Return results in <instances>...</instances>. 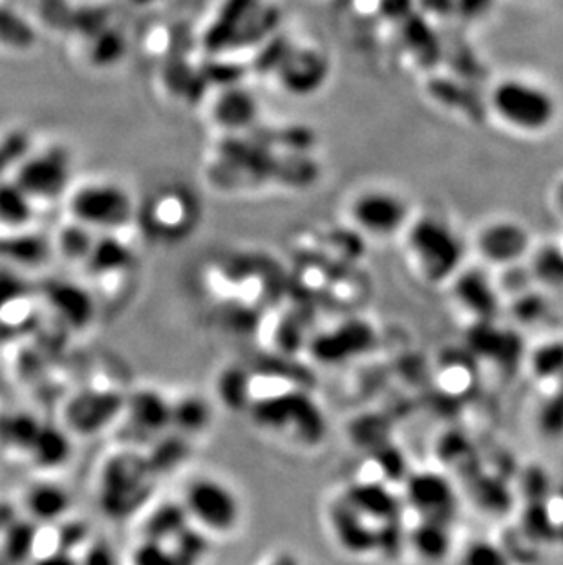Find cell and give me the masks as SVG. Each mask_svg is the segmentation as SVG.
<instances>
[{
  "instance_id": "8",
  "label": "cell",
  "mask_w": 563,
  "mask_h": 565,
  "mask_svg": "<svg viewBox=\"0 0 563 565\" xmlns=\"http://www.w3.org/2000/svg\"><path fill=\"white\" fill-rule=\"evenodd\" d=\"M351 218L368 235L392 236L406 224L408 207L395 192L370 189L351 203Z\"/></svg>"
},
{
  "instance_id": "21",
  "label": "cell",
  "mask_w": 563,
  "mask_h": 565,
  "mask_svg": "<svg viewBox=\"0 0 563 565\" xmlns=\"http://www.w3.org/2000/svg\"><path fill=\"white\" fill-rule=\"evenodd\" d=\"M38 542V523L28 520H11L0 534L2 553L13 564H22L32 556Z\"/></svg>"
},
{
  "instance_id": "11",
  "label": "cell",
  "mask_w": 563,
  "mask_h": 565,
  "mask_svg": "<svg viewBox=\"0 0 563 565\" xmlns=\"http://www.w3.org/2000/svg\"><path fill=\"white\" fill-rule=\"evenodd\" d=\"M406 494L417 511L425 512L434 520H442L443 514L450 511L454 503L450 483L434 472H423L410 478Z\"/></svg>"
},
{
  "instance_id": "16",
  "label": "cell",
  "mask_w": 563,
  "mask_h": 565,
  "mask_svg": "<svg viewBox=\"0 0 563 565\" xmlns=\"http://www.w3.org/2000/svg\"><path fill=\"white\" fill-rule=\"evenodd\" d=\"M346 502L350 503L355 511L361 512L362 516L378 518L384 522H390L397 512V500L378 483H361V486L351 487Z\"/></svg>"
},
{
  "instance_id": "27",
  "label": "cell",
  "mask_w": 563,
  "mask_h": 565,
  "mask_svg": "<svg viewBox=\"0 0 563 565\" xmlns=\"http://www.w3.org/2000/svg\"><path fill=\"white\" fill-rule=\"evenodd\" d=\"M132 565H187L169 544L144 539L132 553Z\"/></svg>"
},
{
  "instance_id": "3",
  "label": "cell",
  "mask_w": 563,
  "mask_h": 565,
  "mask_svg": "<svg viewBox=\"0 0 563 565\" xmlns=\"http://www.w3.org/2000/svg\"><path fill=\"white\" fill-rule=\"evenodd\" d=\"M408 242L421 269L431 280H445L461 264L463 242L442 220H419L410 231Z\"/></svg>"
},
{
  "instance_id": "34",
  "label": "cell",
  "mask_w": 563,
  "mask_h": 565,
  "mask_svg": "<svg viewBox=\"0 0 563 565\" xmlns=\"http://www.w3.org/2000/svg\"><path fill=\"white\" fill-rule=\"evenodd\" d=\"M542 427L549 434L563 433V392L560 397L549 401L542 414Z\"/></svg>"
},
{
  "instance_id": "14",
  "label": "cell",
  "mask_w": 563,
  "mask_h": 565,
  "mask_svg": "<svg viewBox=\"0 0 563 565\" xmlns=\"http://www.w3.org/2000/svg\"><path fill=\"white\" fill-rule=\"evenodd\" d=\"M125 406L134 425L145 433L158 434L172 425V405L155 390L138 392L125 403Z\"/></svg>"
},
{
  "instance_id": "28",
  "label": "cell",
  "mask_w": 563,
  "mask_h": 565,
  "mask_svg": "<svg viewBox=\"0 0 563 565\" xmlns=\"http://www.w3.org/2000/svg\"><path fill=\"white\" fill-rule=\"evenodd\" d=\"M209 422L208 406L202 401L191 399L181 401L180 405L172 406V419L181 430L185 433H196L200 428L205 427Z\"/></svg>"
},
{
  "instance_id": "12",
  "label": "cell",
  "mask_w": 563,
  "mask_h": 565,
  "mask_svg": "<svg viewBox=\"0 0 563 565\" xmlns=\"http://www.w3.org/2000/svg\"><path fill=\"white\" fill-rule=\"evenodd\" d=\"M529 236L520 225L510 222H498L481 231L479 249L490 262L506 264L514 262L527 252Z\"/></svg>"
},
{
  "instance_id": "5",
  "label": "cell",
  "mask_w": 563,
  "mask_h": 565,
  "mask_svg": "<svg viewBox=\"0 0 563 565\" xmlns=\"http://www.w3.org/2000/svg\"><path fill=\"white\" fill-rule=\"evenodd\" d=\"M74 218L92 230H117L132 218V200L116 183H88L70 202Z\"/></svg>"
},
{
  "instance_id": "38",
  "label": "cell",
  "mask_w": 563,
  "mask_h": 565,
  "mask_svg": "<svg viewBox=\"0 0 563 565\" xmlns=\"http://www.w3.org/2000/svg\"><path fill=\"white\" fill-rule=\"evenodd\" d=\"M33 565H79V558L70 551L57 550L41 556Z\"/></svg>"
},
{
  "instance_id": "15",
  "label": "cell",
  "mask_w": 563,
  "mask_h": 565,
  "mask_svg": "<svg viewBox=\"0 0 563 565\" xmlns=\"http://www.w3.org/2000/svg\"><path fill=\"white\" fill-rule=\"evenodd\" d=\"M24 505L28 514L32 516V522L54 523L63 520L64 514L68 512L70 497L63 487L44 481L28 489Z\"/></svg>"
},
{
  "instance_id": "26",
  "label": "cell",
  "mask_w": 563,
  "mask_h": 565,
  "mask_svg": "<svg viewBox=\"0 0 563 565\" xmlns=\"http://www.w3.org/2000/svg\"><path fill=\"white\" fill-rule=\"evenodd\" d=\"M88 264L96 267L97 271H113V269H123L130 262V253L121 242L107 238L103 242H94Z\"/></svg>"
},
{
  "instance_id": "1",
  "label": "cell",
  "mask_w": 563,
  "mask_h": 565,
  "mask_svg": "<svg viewBox=\"0 0 563 565\" xmlns=\"http://www.w3.org/2000/svg\"><path fill=\"white\" fill-rule=\"evenodd\" d=\"M496 116L521 132H542L553 125L559 105L553 94L532 81L503 79L490 96Z\"/></svg>"
},
{
  "instance_id": "4",
  "label": "cell",
  "mask_w": 563,
  "mask_h": 565,
  "mask_svg": "<svg viewBox=\"0 0 563 565\" xmlns=\"http://www.w3.org/2000/svg\"><path fill=\"white\" fill-rule=\"evenodd\" d=\"M152 467L139 456H117L103 469L102 502L116 516H123L144 502L149 492Z\"/></svg>"
},
{
  "instance_id": "36",
  "label": "cell",
  "mask_w": 563,
  "mask_h": 565,
  "mask_svg": "<svg viewBox=\"0 0 563 565\" xmlns=\"http://www.w3.org/2000/svg\"><path fill=\"white\" fill-rule=\"evenodd\" d=\"M79 565H117L116 555L110 545L105 542H94L86 550L83 558H79Z\"/></svg>"
},
{
  "instance_id": "22",
  "label": "cell",
  "mask_w": 563,
  "mask_h": 565,
  "mask_svg": "<svg viewBox=\"0 0 563 565\" xmlns=\"http://www.w3.org/2000/svg\"><path fill=\"white\" fill-rule=\"evenodd\" d=\"M52 306L59 311L64 320H68L74 326H83L91 320L92 302L91 297L77 288V286H68V284H59L52 289Z\"/></svg>"
},
{
  "instance_id": "39",
  "label": "cell",
  "mask_w": 563,
  "mask_h": 565,
  "mask_svg": "<svg viewBox=\"0 0 563 565\" xmlns=\"http://www.w3.org/2000/svg\"><path fill=\"white\" fill-rule=\"evenodd\" d=\"M269 565H298L297 561L289 555H278Z\"/></svg>"
},
{
  "instance_id": "30",
  "label": "cell",
  "mask_w": 563,
  "mask_h": 565,
  "mask_svg": "<svg viewBox=\"0 0 563 565\" xmlns=\"http://www.w3.org/2000/svg\"><path fill=\"white\" fill-rule=\"evenodd\" d=\"M534 372L542 379L559 377L563 374V344L562 342H553L545 344L534 353L532 359Z\"/></svg>"
},
{
  "instance_id": "10",
  "label": "cell",
  "mask_w": 563,
  "mask_h": 565,
  "mask_svg": "<svg viewBox=\"0 0 563 565\" xmlns=\"http://www.w3.org/2000/svg\"><path fill=\"white\" fill-rule=\"evenodd\" d=\"M121 397L110 392H91L72 401L68 419L79 433H96L121 411Z\"/></svg>"
},
{
  "instance_id": "24",
  "label": "cell",
  "mask_w": 563,
  "mask_h": 565,
  "mask_svg": "<svg viewBox=\"0 0 563 565\" xmlns=\"http://www.w3.org/2000/svg\"><path fill=\"white\" fill-rule=\"evenodd\" d=\"M256 116L253 96L242 90L227 92L216 105V118L224 127L240 128L251 124Z\"/></svg>"
},
{
  "instance_id": "2",
  "label": "cell",
  "mask_w": 563,
  "mask_h": 565,
  "mask_svg": "<svg viewBox=\"0 0 563 565\" xmlns=\"http://www.w3.org/2000/svg\"><path fill=\"white\" fill-rule=\"evenodd\" d=\"M181 503L191 523L205 533L229 534L238 527L242 516L238 497L216 478L200 476L189 481Z\"/></svg>"
},
{
  "instance_id": "18",
  "label": "cell",
  "mask_w": 563,
  "mask_h": 565,
  "mask_svg": "<svg viewBox=\"0 0 563 565\" xmlns=\"http://www.w3.org/2000/svg\"><path fill=\"white\" fill-rule=\"evenodd\" d=\"M456 295L463 306L476 315L490 317L496 311V294L481 273H463L457 278Z\"/></svg>"
},
{
  "instance_id": "13",
  "label": "cell",
  "mask_w": 563,
  "mask_h": 565,
  "mask_svg": "<svg viewBox=\"0 0 563 565\" xmlns=\"http://www.w3.org/2000/svg\"><path fill=\"white\" fill-rule=\"evenodd\" d=\"M372 342V330L367 324L353 322V324L342 326L340 330L331 331L328 335L320 337L315 342V353L317 358L328 363L344 361L346 358L364 352Z\"/></svg>"
},
{
  "instance_id": "37",
  "label": "cell",
  "mask_w": 563,
  "mask_h": 565,
  "mask_svg": "<svg viewBox=\"0 0 563 565\" xmlns=\"http://www.w3.org/2000/svg\"><path fill=\"white\" fill-rule=\"evenodd\" d=\"M490 6H492V0H454V8L470 19L485 15Z\"/></svg>"
},
{
  "instance_id": "6",
  "label": "cell",
  "mask_w": 563,
  "mask_h": 565,
  "mask_svg": "<svg viewBox=\"0 0 563 565\" xmlns=\"http://www.w3.org/2000/svg\"><path fill=\"white\" fill-rule=\"evenodd\" d=\"M72 160L61 147H49L24 156L15 169L17 185L32 198V202L55 200L70 185Z\"/></svg>"
},
{
  "instance_id": "17",
  "label": "cell",
  "mask_w": 563,
  "mask_h": 565,
  "mask_svg": "<svg viewBox=\"0 0 563 565\" xmlns=\"http://www.w3.org/2000/svg\"><path fill=\"white\" fill-rule=\"evenodd\" d=\"M191 523L183 503L167 502L150 512L144 527V539L169 544Z\"/></svg>"
},
{
  "instance_id": "32",
  "label": "cell",
  "mask_w": 563,
  "mask_h": 565,
  "mask_svg": "<svg viewBox=\"0 0 563 565\" xmlns=\"http://www.w3.org/2000/svg\"><path fill=\"white\" fill-rule=\"evenodd\" d=\"M465 565H509V561L496 545L476 542L465 553Z\"/></svg>"
},
{
  "instance_id": "9",
  "label": "cell",
  "mask_w": 563,
  "mask_h": 565,
  "mask_svg": "<svg viewBox=\"0 0 563 565\" xmlns=\"http://www.w3.org/2000/svg\"><path fill=\"white\" fill-rule=\"evenodd\" d=\"M331 529L339 542L351 555H367L378 550V533L364 523V516L355 511L350 503L340 502L333 505L330 514Z\"/></svg>"
},
{
  "instance_id": "33",
  "label": "cell",
  "mask_w": 563,
  "mask_h": 565,
  "mask_svg": "<svg viewBox=\"0 0 563 565\" xmlns=\"http://www.w3.org/2000/svg\"><path fill=\"white\" fill-rule=\"evenodd\" d=\"M22 294H24L22 278L17 277V273L8 267H0V310H4L6 306H10L13 300L21 299Z\"/></svg>"
},
{
  "instance_id": "20",
  "label": "cell",
  "mask_w": 563,
  "mask_h": 565,
  "mask_svg": "<svg viewBox=\"0 0 563 565\" xmlns=\"http://www.w3.org/2000/svg\"><path fill=\"white\" fill-rule=\"evenodd\" d=\"M28 450H30L33 461L39 467L55 469V467H61L68 459L70 441L57 428L41 427Z\"/></svg>"
},
{
  "instance_id": "7",
  "label": "cell",
  "mask_w": 563,
  "mask_h": 565,
  "mask_svg": "<svg viewBox=\"0 0 563 565\" xmlns=\"http://www.w3.org/2000/svg\"><path fill=\"white\" fill-rule=\"evenodd\" d=\"M256 423L273 430H289L306 443L319 441L325 422L319 408L304 395H275L255 406Z\"/></svg>"
},
{
  "instance_id": "19",
  "label": "cell",
  "mask_w": 563,
  "mask_h": 565,
  "mask_svg": "<svg viewBox=\"0 0 563 565\" xmlns=\"http://www.w3.org/2000/svg\"><path fill=\"white\" fill-rule=\"evenodd\" d=\"M32 214V198L17 185L15 180H0V225L6 230H21Z\"/></svg>"
},
{
  "instance_id": "23",
  "label": "cell",
  "mask_w": 563,
  "mask_h": 565,
  "mask_svg": "<svg viewBox=\"0 0 563 565\" xmlns=\"http://www.w3.org/2000/svg\"><path fill=\"white\" fill-rule=\"evenodd\" d=\"M412 542H414L415 551L426 561H442L450 550L447 529L443 525L442 520H434V518L415 529Z\"/></svg>"
},
{
  "instance_id": "29",
  "label": "cell",
  "mask_w": 563,
  "mask_h": 565,
  "mask_svg": "<svg viewBox=\"0 0 563 565\" xmlns=\"http://www.w3.org/2000/svg\"><path fill=\"white\" fill-rule=\"evenodd\" d=\"M534 271L543 282L553 288H563V252L545 247L534 258Z\"/></svg>"
},
{
  "instance_id": "35",
  "label": "cell",
  "mask_w": 563,
  "mask_h": 565,
  "mask_svg": "<svg viewBox=\"0 0 563 565\" xmlns=\"http://www.w3.org/2000/svg\"><path fill=\"white\" fill-rule=\"evenodd\" d=\"M39 428H41V425H35L33 419H24V417H19V419H13V422H11L10 439L11 441H15L17 445H22V447L30 448L33 438L38 436Z\"/></svg>"
},
{
  "instance_id": "25",
  "label": "cell",
  "mask_w": 563,
  "mask_h": 565,
  "mask_svg": "<svg viewBox=\"0 0 563 565\" xmlns=\"http://www.w3.org/2000/svg\"><path fill=\"white\" fill-rule=\"evenodd\" d=\"M46 244L33 235H11L0 238V258L13 264L35 266L44 260Z\"/></svg>"
},
{
  "instance_id": "31",
  "label": "cell",
  "mask_w": 563,
  "mask_h": 565,
  "mask_svg": "<svg viewBox=\"0 0 563 565\" xmlns=\"http://www.w3.org/2000/svg\"><path fill=\"white\" fill-rule=\"evenodd\" d=\"M59 246L63 249L64 255L72 256V258H88L91 255L94 241L91 238V231L85 225H77V227H68L61 233L59 238Z\"/></svg>"
}]
</instances>
